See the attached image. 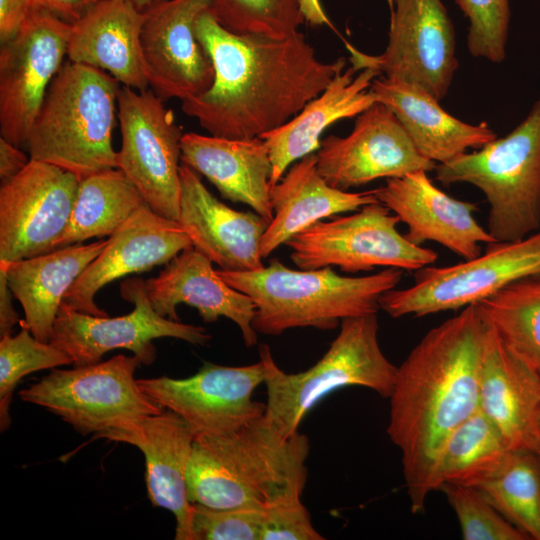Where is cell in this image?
<instances>
[{"label":"cell","mask_w":540,"mask_h":540,"mask_svg":"<svg viewBox=\"0 0 540 540\" xmlns=\"http://www.w3.org/2000/svg\"><path fill=\"white\" fill-rule=\"evenodd\" d=\"M106 243L107 239H101L11 263L0 262L6 266L9 287L24 310L25 318L20 323L38 340L50 342L66 293Z\"/></svg>","instance_id":"cell-30"},{"label":"cell","mask_w":540,"mask_h":540,"mask_svg":"<svg viewBox=\"0 0 540 540\" xmlns=\"http://www.w3.org/2000/svg\"><path fill=\"white\" fill-rule=\"evenodd\" d=\"M538 455H539V457H540V451L538 452Z\"/></svg>","instance_id":"cell-48"},{"label":"cell","mask_w":540,"mask_h":540,"mask_svg":"<svg viewBox=\"0 0 540 540\" xmlns=\"http://www.w3.org/2000/svg\"><path fill=\"white\" fill-rule=\"evenodd\" d=\"M484 253L446 267L415 271L414 283L379 301L393 318L422 317L480 303L518 280L540 276V229L517 241H494Z\"/></svg>","instance_id":"cell-8"},{"label":"cell","mask_w":540,"mask_h":540,"mask_svg":"<svg viewBox=\"0 0 540 540\" xmlns=\"http://www.w3.org/2000/svg\"><path fill=\"white\" fill-rule=\"evenodd\" d=\"M376 314L343 319L326 353L309 369L286 373L270 347H259L267 401L264 418L283 438L298 432L305 416L338 389L359 386L389 398L398 367L384 355L378 340Z\"/></svg>","instance_id":"cell-6"},{"label":"cell","mask_w":540,"mask_h":540,"mask_svg":"<svg viewBox=\"0 0 540 540\" xmlns=\"http://www.w3.org/2000/svg\"><path fill=\"white\" fill-rule=\"evenodd\" d=\"M13 296L7 280L6 266L0 263V338L11 335L13 327L20 322L13 306Z\"/></svg>","instance_id":"cell-43"},{"label":"cell","mask_w":540,"mask_h":540,"mask_svg":"<svg viewBox=\"0 0 540 540\" xmlns=\"http://www.w3.org/2000/svg\"><path fill=\"white\" fill-rule=\"evenodd\" d=\"M511 450L499 429L478 407L442 449L437 469L439 487L443 483L478 486L502 465Z\"/></svg>","instance_id":"cell-32"},{"label":"cell","mask_w":540,"mask_h":540,"mask_svg":"<svg viewBox=\"0 0 540 540\" xmlns=\"http://www.w3.org/2000/svg\"><path fill=\"white\" fill-rule=\"evenodd\" d=\"M309 452L307 435L298 431L285 439L264 415L229 435H197L186 476L189 501L215 509H265L301 498Z\"/></svg>","instance_id":"cell-3"},{"label":"cell","mask_w":540,"mask_h":540,"mask_svg":"<svg viewBox=\"0 0 540 540\" xmlns=\"http://www.w3.org/2000/svg\"><path fill=\"white\" fill-rule=\"evenodd\" d=\"M399 218L382 203L355 213L321 220L286 242L299 269L336 266L356 273L377 267L416 271L436 262V251L410 242L399 233Z\"/></svg>","instance_id":"cell-10"},{"label":"cell","mask_w":540,"mask_h":540,"mask_svg":"<svg viewBox=\"0 0 540 540\" xmlns=\"http://www.w3.org/2000/svg\"><path fill=\"white\" fill-rule=\"evenodd\" d=\"M371 90L377 102L396 115L420 154L437 164L497 138L486 122L474 125L457 119L417 85L381 77L373 81Z\"/></svg>","instance_id":"cell-29"},{"label":"cell","mask_w":540,"mask_h":540,"mask_svg":"<svg viewBox=\"0 0 540 540\" xmlns=\"http://www.w3.org/2000/svg\"><path fill=\"white\" fill-rule=\"evenodd\" d=\"M378 76L381 73L375 69L358 72L350 65L294 117L260 136L272 163L271 189L292 163L320 148V137L330 125L356 117L377 102L371 85Z\"/></svg>","instance_id":"cell-26"},{"label":"cell","mask_w":540,"mask_h":540,"mask_svg":"<svg viewBox=\"0 0 540 540\" xmlns=\"http://www.w3.org/2000/svg\"><path fill=\"white\" fill-rule=\"evenodd\" d=\"M121 146L116 166L157 214L178 221L181 139L173 110L152 89L121 85L117 99Z\"/></svg>","instance_id":"cell-11"},{"label":"cell","mask_w":540,"mask_h":540,"mask_svg":"<svg viewBox=\"0 0 540 540\" xmlns=\"http://www.w3.org/2000/svg\"><path fill=\"white\" fill-rule=\"evenodd\" d=\"M178 222L195 249L221 270L262 268L261 240L269 221L256 212L230 208L203 184L197 172L181 164Z\"/></svg>","instance_id":"cell-22"},{"label":"cell","mask_w":540,"mask_h":540,"mask_svg":"<svg viewBox=\"0 0 540 540\" xmlns=\"http://www.w3.org/2000/svg\"><path fill=\"white\" fill-rule=\"evenodd\" d=\"M121 296L134 309L118 317L94 316L62 303L55 319L50 343L64 351L75 366L100 362L114 349H127L141 364L156 358L154 339L170 337L193 345H205L211 335L202 326L185 324L160 315L152 306L146 281L134 278L122 282Z\"/></svg>","instance_id":"cell-13"},{"label":"cell","mask_w":540,"mask_h":540,"mask_svg":"<svg viewBox=\"0 0 540 540\" xmlns=\"http://www.w3.org/2000/svg\"><path fill=\"white\" fill-rule=\"evenodd\" d=\"M144 204L139 190L118 168L81 179L68 226L56 249L111 236Z\"/></svg>","instance_id":"cell-31"},{"label":"cell","mask_w":540,"mask_h":540,"mask_svg":"<svg viewBox=\"0 0 540 540\" xmlns=\"http://www.w3.org/2000/svg\"><path fill=\"white\" fill-rule=\"evenodd\" d=\"M27 156L20 147L0 137V179L1 182L12 178L22 171L29 163Z\"/></svg>","instance_id":"cell-44"},{"label":"cell","mask_w":540,"mask_h":540,"mask_svg":"<svg viewBox=\"0 0 540 540\" xmlns=\"http://www.w3.org/2000/svg\"><path fill=\"white\" fill-rule=\"evenodd\" d=\"M270 198L273 218L261 240L263 258L321 220L378 202L373 190L350 192L329 185L317 169L315 153L296 161Z\"/></svg>","instance_id":"cell-28"},{"label":"cell","mask_w":540,"mask_h":540,"mask_svg":"<svg viewBox=\"0 0 540 540\" xmlns=\"http://www.w3.org/2000/svg\"><path fill=\"white\" fill-rule=\"evenodd\" d=\"M212 263L193 246L183 250L158 276L146 280L152 306L160 315L176 321L179 304L196 308L204 322L228 318L239 327L245 346H254L258 338L252 324L253 300L226 283Z\"/></svg>","instance_id":"cell-24"},{"label":"cell","mask_w":540,"mask_h":540,"mask_svg":"<svg viewBox=\"0 0 540 540\" xmlns=\"http://www.w3.org/2000/svg\"><path fill=\"white\" fill-rule=\"evenodd\" d=\"M71 23L36 8L0 49V134L23 148L47 90L67 58Z\"/></svg>","instance_id":"cell-14"},{"label":"cell","mask_w":540,"mask_h":540,"mask_svg":"<svg viewBox=\"0 0 540 540\" xmlns=\"http://www.w3.org/2000/svg\"><path fill=\"white\" fill-rule=\"evenodd\" d=\"M301 0H212L210 12L238 34L287 37L298 32L304 17Z\"/></svg>","instance_id":"cell-36"},{"label":"cell","mask_w":540,"mask_h":540,"mask_svg":"<svg viewBox=\"0 0 540 540\" xmlns=\"http://www.w3.org/2000/svg\"><path fill=\"white\" fill-rule=\"evenodd\" d=\"M478 304L505 344L540 376V276L513 282Z\"/></svg>","instance_id":"cell-34"},{"label":"cell","mask_w":540,"mask_h":540,"mask_svg":"<svg viewBox=\"0 0 540 540\" xmlns=\"http://www.w3.org/2000/svg\"><path fill=\"white\" fill-rule=\"evenodd\" d=\"M261 360L246 366L204 362L194 375L138 379L143 391L163 409L178 414L195 435L235 433L264 415L266 404L255 401V389L264 383Z\"/></svg>","instance_id":"cell-16"},{"label":"cell","mask_w":540,"mask_h":540,"mask_svg":"<svg viewBox=\"0 0 540 540\" xmlns=\"http://www.w3.org/2000/svg\"><path fill=\"white\" fill-rule=\"evenodd\" d=\"M22 326V325H21ZM61 349L38 340L22 326L15 335L0 338V429L6 431L11 424L9 413L12 396L19 381L32 372L72 364Z\"/></svg>","instance_id":"cell-35"},{"label":"cell","mask_w":540,"mask_h":540,"mask_svg":"<svg viewBox=\"0 0 540 540\" xmlns=\"http://www.w3.org/2000/svg\"><path fill=\"white\" fill-rule=\"evenodd\" d=\"M190 246L192 241L178 221L144 204L109 236L101 253L66 293L63 303L86 314L108 316L94 299L102 287L126 275L167 264Z\"/></svg>","instance_id":"cell-19"},{"label":"cell","mask_w":540,"mask_h":540,"mask_svg":"<svg viewBox=\"0 0 540 540\" xmlns=\"http://www.w3.org/2000/svg\"><path fill=\"white\" fill-rule=\"evenodd\" d=\"M130 3H132L134 6H136L140 10H145L150 5L160 1V0H127Z\"/></svg>","instance_id":"cell-46"},{"label":"cell","mask_w":540,"mask_h":540,"mask_svg":"<svg viewBox=\"0 0 540 540\" xmlns=\"http://www.w3.org/2000/svg\"><path fill=\"white\" fill-rule=\"evenodd\" d=\"M468 19L467 48L474 57L500 63L506 56L509 0H454Z\"/></svg>","instance_id":"cell-38"},{"label":"cell","mask_w":540,"mask_h":540,"mask_svg":"<svg viewBox=\"0 0 540 540\" xmlns=\"http://www.w3.org/2000/svg\"><path fill=\"white\" fill-rule=\"evenodd\" d=\"M140 364L136 356L120 354L73 369L53 368L19 396L58 415L82 435L97 434L164 410L135 379Z\"/></svg>","instance_id":"cell-9"},{"label":"cell","mask_w":540,"mask_h":540,"mask_svg":"<svg viewBox=\"0 0 540 540\" xmlns=\"http://www.w3.org/2000/svg\"><path fill=\"white\" fill-rule=\"evenodd\" d=\"M300 9L304 20L310 24L332 26L320 0H301Z\"/></svg>","instance_id":"cell-45"},{"label":"cell","mask_w":540,"mask_h":540,"mask_svg":"<svg viewBox=\"0 0 540 540\" xmlns=\"http://www.w3.org/2000/svg\"><path fill=\"white\" fill-rule=\"evenodd\" d=\"M315 154L326 182L345 191L380 178L429 172L437 166L420 154L396 115L379 102L356 116L347 136L329 135L321 140Z\"/></svg>","instance_id":"cell-17"},{"label":"cell","mask_w":540,"mask_h":540,"mask_svg":"<svg viewBox=\"0 0 540 540\" xmlns=\"http://www.w3.org/2000/svg\"><path fill=\"white\" fill-rule=\"evenodd\" d=\"M443 185L469 183L490 206L487 231L496 241H517L540 229V98L502 138L437 164Z\"/></svg>","instance_id":"cell-7"},{"label":"cell","mask_w":540,"mask_h":540,"mask_svg":"<svg viewBox=\"0 0 540 540\" xmlns=\"http://www.w3.org/2000/svg\"><path fill=\"white\" fill-rule=\"evenodd\" d=\"M120 88L105 71L66 59L23 146L30 159L56 165L80 180L117 168L112 134Z\"/></svg>","instance_id":"cell-5"},{"label":"cell","mask_w":540,"mask_h":540,"mask_svg":"<svg viewBox=\"0 0 540 540\" xmlns=\"http://www.w3.org/2000/svg\"><path fill=\"white\" fill-rule=\"evenodd\" d=\"M143 21L144 11L127 0H98L71 23L66 59L145 91L150 87L140 40Z\"/></svg>","instance_id":"cell-25"},{"label":"cell","mask_w":540,"mask_h":540,"mask_svg":"<svg viewBox=\"0 0 540 540\" xmlns=\"http://www.w3.org/2000/svg\"><path fill=\"white\" fill-rule=\"evenodd\" d=\"M264 509H215L192 503L191 540H261Z\"/></svg>","instance_id":"cell-39"},{"label":"cell","mask_w":540,"mask_h":540,"mask_svg":"<svg viewBox=\"0 0 540 540\" xmlns=\"http://www.w3.org/2000/svg\"><path fill=\"white\" fill-rule=\"evenodd\" d=\"M390 7L384 52L366 54L346 42L351 65L417 85L442 100L458 68L455 31L442 0H394Z\"/></svg>","instance_id":"cell-12"},{"label":"cell","mask_w":540,"mask_h":540,"mask_svg":"<svg viewBox=\"0 0 540 540\" xmlns=\"http://www.w3.org/2000/svg\"><path fill=\"white\" fill-rule=\"evenodd\" d=\"M97 438L127 443L142 451L150 502L175 516L176 540H191L192 503L186 476L196 435L185 420L164 409L94 434L93 439Z\"/></svg>","instance_id":"cell-20"},{"label":"cell","mask_w":540,"mask_h":540,"mask_svg":"<svg viewBox=\"0 0 540 540\" xmlns=\"http://www.w3.org/2000/svg\"><path fill=\"white\" fill-rule=\"evenodd\" d=\"M212 0H160L144 11L141 49L149 87L163 100L184 101L206 91L212 61L194 27Z\"/></svg>","instance_id":"cell-18"},{"label":"cell","mask_w":540,"mask_h":540,"mask_svg":"<svg viewBox=\"0 0 540 540\" xmlns=\"http://www.w3.org/2000/svg\"><path fill=\"white\" fill-rule=\"evenodd\" d=\"M528 539L540 540V457L512 449L502 465L475 487Z\"/></svg>","instance_id":"cell-33"},{"label":"cell","mask_w":540,"mask_h":540,"mask_svg":"<svg viewBox=\"0 0 540 540\" xmlns=\"http://www.w3.org/2000/svg\"><path fill=\"white\" fill-rule=\"evenodd\" d=\"M195 35L212 61L214 79L181 109L210 135L260 137L294 117L346 67V59L320 60L305 36L238 34L210 10L195 22Z\"/></svg>","instance_id":"cell-1"},{"label":"cell","mask_w":540,"mask_h":540,"mask_svg":"<svg viewBox=\"0 0 540 540\" xmlns=\"http://www.w3.org/2000/svg\"><path fill=\"white\" fill-rule=\"evenodd\" d=\"M538 425H539V431H540V413H539V418H538Z\"/></svg>","instance_id":"cell-47"},{"label":"cell","mask_w":540,"mask_h":540,"mask_svg":"<svg viewBox=\"0 0 540 540\" xmlns=\"http://www.w3.org/2000/svg\"><path fill=\"white\" fill-rule=\"evenodd\" d=\"M479 408L511 449L540 451V376L512 352L489 321L482 349Z\"/></svg>","instance_id":"cell-23"},{"label":"cell","mask_w":540,"mask_h":540,"mask_svg":"<svg viewBox=\"0 0 540 540\" xmlns=\"http://www.w3.org/2000/svg\"><path fill=\"white\" fill-rule=\"evenodd\" d=\"M181 163L205 176L223 198L246 204L269 222L272 220V163L262 138L184 133Z\"/></svg>","instance_id":"cell-27"},{"label":"cell","mask_w":540,"mask_h":540,"mask_svg":"<svg viewBox=\"0 0 540 540\" xmlns=\"http://www.w3.org/2000/svg\"><path fill=\"white\" fill-rule=\"evenodd\" d=\"M80 179L56 165L31 160L0 187V262L56 250L76 200Z\"/></svg>","instance_id":"cell-15"},{"label":"cell","mask_w":540,"mask_h":540,"mask_svg":"<svg viewBox=\"0 0 540 540\" xmlns=\"http://www.w3.org/2000/svg\"><path fill=\"white\" fill-rule=\"evenodd\" d=\"M313 526L301 498L282 501L264 509L261 540H324Z\"/></svg>","instance_id":"cell-40"},{"label":"cell","mask_w":540,"mask_h":540,"mask_svg":"<svg viewBox=\"0 0 540 540\" xmlns=\"http://www.w3.org/2000/svg\"><path fill=\"white\" fill-rule=\"evenodd\" d=\"M216 272L253 300V327L271 336L294 328L331 330L343 319L377 314L381 296L403 275L398 268L359 277L339 275L331 267L295 270L276 258L257 270Z\"/></svg>","instance_id":"cell-4"},{"label":"cell","mask_w":540,"mask_h":540,"mask_svg":"<svg viewBox=\"0 0 540 540\" xmlns=\"http://www.w3.org/2000/svg\"><path fill=\"white\" fill-rule=\"evenodd\" d=\"M446 496L459 522L464 540H527L475 487L443 483Z\"/></svg>","instance_id":"cell-37"},{"label":"cell","mask_w":540,"mask_h":540,"mask_svg":"<svg viewBox=\"0 0 540 540\" xmlns=\"http://www.w3.org/2000/svg\"><path fill=\"white\" fill-rule=\"evenodd\" d=\"M488 320L477 304L429 330L398 367L387 434L399 448L412 513L438 490V462L455 429L479 407Z\"/></svg>","instance_id":"cell-2"},{"label":"cell","mask_w":540,"mask_h":540,"mask_svg":"<svg viewBox=\"0 0 540 540\" xmlns=\"http://www.w3.org/2000/svg\"><path fill=\"white\" fill-rule=\"evenodd\" d=\"M36 8L33 0H0V43L14 38Z\"/></svg>","instance_id":"cell-41"},{"label":"cell","mask_w":540,"mask_h":540,"mask_svg":"<svg viewBox=\"0 0 540 540\" xmlns=\"http://www.w3.org/2000/svg\"><path fill=\"white\" fill-rule=\"evenodd\" d=\"M418 170L401 177L388 178L373 189L377 200L408 227L405 237L422 246L439 243L464 260L482 253L481 244L496 241L474 218V203L455 199Z\"/></svg>","instance_id":"cell-21"},{"label":"cell","mask_w":540,"mask_h":540,"mask_svg":"<svg viewBox=\"0 0 540 540\" xmlns=\"http://www.w3.org/2000/svg\"><path fill=\"white\" fill-rule=\"evenodd\" d=\"M38 8L73 23L98 0H33Z\"/></svg>","instance_id":"cell-42"}]
</instances>
